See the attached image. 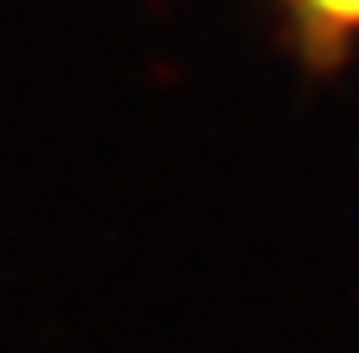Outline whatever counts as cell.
<instances>
[{"mask_svg":"<svg viewBox=\"0 0 359 353\" xmlns=\"http://www.w3.org/2000/svg\"><path fill=\"white\" fill-rule=\"evenodd\" d=\"M285 6H291V11L302 16L323 43L359 32V0H285Z\"/></svg>","mask_w":359,"mask_h":353,"instance_id":"obj_1","label":"cell"}]
</instances>
